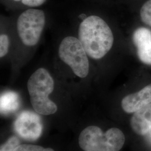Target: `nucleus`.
I'll use <instances>...</instances> for the list:
<instances>
[{
    "label": "nucleus",
    "mask_w": 151,
    "mask_h": 151,
    "mask_svg": "<svg viewBox=\"0 0 151 151\" xmlns=\"http://www.w3.org/2000/svg\"><path fill=\"white\" fill-rule=\"evenodd\" d=\"M137 49L140 61L146 65H151V40L142 44Z\"/></svg>",
    "instance_id": "11"
},
{
    "label": "nucleus",
    "mask_w": 151,
    "mask_h": 151,
    "mask_svg": "<svg viewBox=\"0 0 151 151\" xmlns=\"http://www.w3.org/2000/svg\"><path fill=\"white\" fill-rule=\"evenodd\" d=\"M19 98L15 92H6L1 96V113H14L19 107Z\"/></svg>",
    "instance_id": "9"
},
{
    "label": "nucleus",
    "mask_w": 151,
    "mask_h": 151,
    "mask_svg": "<svg viewBox=\"0 0 151 151\" xmlns=\"http://www.w3.org/2000/svg\"><path fill=\"white\" fill-rule=\"evenodd\" d=\"M14 151H54L53 149L32 145H21L18 146Z\"/></svg>",
    "instance_id": "14"
},
{
    "label": "nucleus",
    "mask_w": 151,
    "mask_h": 151,
    "mask_svg": "<svg viewBox=\"0 0 151 151\" xmlns=\"http://www.w3.org/2000/svg\"><path fill=\"white\" fill-rule=\"evenodd\" d=\"M9 39L7 35L1 34L0 36V57H5L8 52L9 47Z\"/></svg>",
    "instance_id": "15"
},
{
    "label": "nucleus",
    "mask_w": 151,
    "mask_h": 151,
    "mask_svg": "<svg viewBox=\"0 0 151 151\" xmlns=\"http://www.w3.org/2000/svg\"><path fill=\"white\" fill-rule=\"evenodd\" d=\"M132 130L138 135H145L151 130V103L134 113L130 119Z\"/></svg>",
    "instance_id": "8"
},
{
    "label": "nucleus",
    "mask_w": 151,
    "mask_h": 151,
    "mask_svg": "<svg viewBox=\"0 0 151 151\" xmlns=\"http://www.w3.org/2000/svg\"><path fill=\"white\" fill-rule=\"evenodd\" d=\"M45 22L43 11L30 9L23 12L17 21V30L22 42L27 46L38 43Z\"/></svg>",
    "instance_id": "5"
},
{
    "label": "nucleus",
    "mask_w": 151,
    "mask_h": 151,
    "mask_svg": "<svg viewBox=\"0 0 151 151\" xmlns=\"http://www.w3.org/2000/svg\"><path fill=\"white\" fill-rule=\"evenodd\" d=\"M54 87V80L45 68H39L30 76L27 82V90L32 108L37 113L49 115L57 111V105L49 99Z\"/></svg>",
    "instance_id": "2"
},
{
    "label": "nucleus",
    "mask_w": 151,
    "mask_h": 151,
    "mask_svg": "<svg viewBox=\"0 0 151 151\" xmlns=\"http://www.w3.org/2000/svg\"><path fill=\"white\" fill-rule=\"evenodd\" d=\"M150 133V137H151V132H150V133Z\"/></svg>",
    "instance_id": "17"
},
{
    "label": "nucleus",
    "mask_w": 151,
    "mask_h": 151,
    "mask_svg": "<svg viewBox=\"0 0 151 151\" xmlns=\"http://www.w3.org/2000/svg\"><path fill=\"white\" fill-rule=\"evenodd\" d=\"M151 103V84L137 92L124 97L122 101V107L127 113H134Z\"/></svg>",
    "instance_id": "7"
},
{
    "label": "nucleus",
    "mask_w": 151,
    "mask_h": 151,
    "mask_svg": "<svg viewBox=\"0 0 151 151\" xmlns=\"http://www.w3.org/2000/svg\"><path fill=\"white\" fill-rule=\"evenodd\" d=\"M14 129L16 133L24 139L34 141L37 140L42 134L43 124L38 114L24 111L16 118Z\"/></svg>",
    "instance_id": "6"
},
{
    "label": "nucleus",
    "mask_w": 151,
    "mask_h": 151,
    "mask_svg": "<svg viewBox=\"0 0 151 151\" xmlns=\"http://www.w3.org/2000/svg\"><path fill=\"white\" fill-rule=\"evenodd\" d=\"M78 38L87 55L95 60L105 56L114 43L111 29L101 17L95 15L88 16L81 22Z\"/></svg>",
    "instance_id": "1"
},
{
    "label": "nucleus",
    "mask_w": 151,
    "mask_h": 151,
    "mask_svg": "<svg viewBox=\"0 0 151 151\" xmlns=\"http://www.w3.org/2000/svg\"><path fill=\"white\" fill-rule=\"evenodd\" d=\"M14 1L19 2L22 1V3L25 5L30 7H37L42 5L46 1V0H13Z\"/></svg>",
    "instance_id": "16"
},
{
    "label": "nucleus",
    "mask_w": 151,
    "mask_h": 151,
    "mask_svg": "<svg viewBox=\"0 0 151 151\" xmlns=\"http://www.w3.org/2000/svg\"><path fill=\"white\" fill-rule=\"evenodd\" d=\"M59 56L60 60L70 67L76 75L86 77L89 72L87 54L81 42L73 37L64 38L60 44Z\"/></svg>",
    "instance_id": "4"
},
{
    "label": "nucleus",
    "mask_w": 151,
    "mask_h": 151,
    "mask_svg": "<svg viewBox=\"0 0 151 151\" xmlns=\"http://www.w3.org/2000/svg\"><path fill=\"white\" fill-rule=\"evenodd\" d=\"M125 135L121 130L112 128L103 133L96 126H89L79 136L78 143L85 151H119L125 143Z\"/></svg>",
    "instance_id": "3"
},
{
    "label": "nucleus",
    "mask_w": 151,
    "mask_h": 151,
    "mask_svg": "<svg viewBox=\"0 0 151 151\" xmlns=\"http://www.w3.org/2000/svg\"><path fill=\"white\" fill-rule=\"evenodd\" d=\"M151 40V31L146 27H139L135 30L133 35V41L136 48Z\"/></svg>",
    "instance_id": "10"
},
{
    "label": "nucleus",
    "mask_w": 151,
    "mask_h": 151,
    "mask_svg": "<svg viewBox=\"0 0 151 151\" xmlns=\"http://www.w3.org/2000/svg\"><path fill=\"white\" fill-rule=\"evenodd\" d=\"M19 145V139L16 136H12L5 143L1 146L0 151H14Z\"/></svg>",
    "instance_id": "13"
},
{
    "label": "nucleus",
    "mask_w": 151,
    "mask_h": 151,
    "mask_svg": "<svg viewBox=\"0 0 151 151\" xmlns=\"http://www.w3.org/2000/svg\"><path fill=\"white\" fill-rule=\"evenodd\" d=\"M140 15L143 22L151 27V0H148L142 6Z\"/></svg>",
    "instance_id": "12"
}]
</instances>
